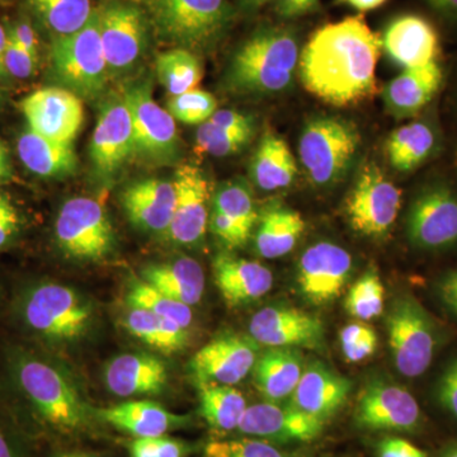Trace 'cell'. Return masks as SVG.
I'll list each match as a JSON object with an SVG mask.
<instances>
[{"label": "cell", "instance_id": "1", "mask_svg": "<svg viewBox=\"0 0 457 457\" xmlns=\"http://www.w3.org/2000/svg\"><path fill=\"white\" fill-rule=\"evenodd\" d=\"M381 40L361 17L320 27L299 59L303 86L332 106H352L376 90Z\"/></svg>", "mask_w": 457, "mask_h": 457}, {"label": "cell", "instance_id": "2", "mask_svg": "<svg viewBox=\"0 0 457 457\" xmlns=\"http://www.w3.org/2000/svg\"><path fill=\"white\" fill-rule=\"evenodd\" d=\"M9 374L33 414L50 428L71 435L92 427L96 420L93 408L55 363L17 348L9 357Z\"/></svg>", "mask_w": 457, "mask_h": 457}, {"label": "cell", "instance_id": "3", "mask_svg": "<svg viewBox=\"0 0 457 457\" xmlns=\"http://www.w3.org/2000/svg\"><path fill=\"white\" fill-rule=\"evenodd\" d=\"M299 59L293 32L278 27L258 29L231 57L225 80L231 92L240 95H275L293 83Z\"/></svg>", "mask_w": 457, "mask_h": 457}, {"label": "cell", "instance_id": "4", "mask_svg": "<svg viewBox=\"0 0 457 457\" xmlns=\"http://www.w3.org/2000/svg\"><path fill=\"white\" fill-rule=\"evenodd\" d=\"M23 327L50 345H71L88 335L95 306L71 286L40 282L26 288L17 303Z\"/></svg>", "mask_w": 457, "mask_h": 457}, {"label": "cell", "instance_id": "5", "mask_svg": "<svg viewBox=\"0 0 457 457\" xmlns=\"http://www.w3.org/2000/svg\"><path fill=\"white\" fill-rule=\"evenodd\" d=\"M149 12L162 41L189 51L212 47L233 21L227 0H149Z\"/></svg>", "mask_w": 457, "mask_h": 457}, {"label": "cell", "instance_id": "6", "mask_svg": "<svg viewBox=\"0 0 457 457\" xmlns=\"http://www.w3.org/2000/svg\"><path fill=\"white\" fill-rule=\"evenodd\" d=\"M50 62L62 88L86 99L104 95L111 77L99 36L98 11L79 31L54 37Z\"/></svg>", "mask_w": 457, "mask_h": 457}, {"label": "cell", "instance_id": "7", "mask_svg": "<svg viewBox=\"0 0 457 457\" xmlns=\"http://www.w3.org/2000/svg\"><path fill=\"white\" fill-rule=\"evenodd\" d=\"M360 144L359 131L352 123L318 117L306 123L300 137V163L312 185H336L350 170Z\"/></svg>", "mask_w": 457, "mask_h": 457}, {"label": "cell", "instance_id": "8", "mask_svg": "<svg viewBox=\"0 0 457 457\" xmlns=\"http://www.w3.org/2000/svg\"><path fill=\"white\" fill-rule=\"evenodd\" d=\"M387 333L394 365L405 378H420L431 366L440 343L437 324L411 295L393 303Z\"/></svg>", "mask_w": 457, "mask_h": 457}, {"label": "cell", "instance_id": "9", "mask_svg": "<svg viewBox=\"0 0 457 457\" xmlns=\"http://www.w3.org/2000/svg\"><path fill=\"white\" fill-rule=\"evenodd\" d=\"M55 240L66 257L78 261L104 260L116 245L106 209L89 197L71 198L62 204L55 221Z\"/></svg>", "mask_w": 457, "mask_h": 457}, {"label": "cell", "instance_id": "10", "mask_svg": "<svg viewBox=\"0 0 457 457\" xmlns=\"http://www.w3.org/2000/svg\"><path fill=\"white\" fill-rule=\"evenodd\" d=\"M402 207V192L375 164L360 170L345 201V215L361 236L383 237L392 230Z\"/></svg>", "mask_w": 457, "mask_h": 457}, {"label": "cell", "instance_id": "11", "mask_svg": "<svg viewBox=\"0 0 457 457\" xmlns=\"http://www.w3.org/2000/svg\"><path fill=\"white\" fill-rule=\"evenodd\" d=\"M134 128V155L150 164H170L179 156L176 120L153 98L149 83H137L122 92Z\"/></svg>", "mask_w": 457, "mask_h": 457}, {"label": "cell", "instance_id": "12", "mask_svg": "<svg viewBox=\"0 0 457 457\" xmlns=\"http://www.w3.org/2000/svg\"><path fill=\"white\" fill-rule=\"evenodd\" d=\"M353 418L360 428L375 432L413 433L420 431L423 423L422 409L413 394L380 378L362 387Z\"/></svg>", "mask_w": 457, "mask_h": 457}, {"label": "cell", "instance_id": "13", "mask_svg": "<svg viewBox=\"0 0 457 457\" xmlns=\"http://www.w3.org/2000/svg\"><path fill=\"white\" fill-rule=\"evenodd\" d=\"M98 25L110 77L130 73L146 50L145 14L130 3H110L99 9Z\"/></svg>", "mask_w": 457, "mask_h": 457}, {"label": "cell", "instance_id": "14", "mask_svg": "<svg viewBox=\"0 0 457 457\" xmlns=\"http://www.w3.org/2000/svg\"><path fill=\"white\" fill-rule=\"evenodd\" d=\"M407 236L411 245L425 251L456 246V192L442 183L423 188L409 209Z\"/></svg>", "mask_w": 457, "mask_h": 457}, {"label": "cell", "instance_id": "15", "mask_svg": "<svg viewBox=\"0 0 457 457\" xmlns=\"http://www.w3.org/2000/svg\"><path fill=\"white\" fill-rule=\"evenodd\" d=\"M134 155V128L123 95L104 99L90 143V161L101 179H112Z\"/></svg>", "mask_w": 457, "mask_h": 457}, {"label": "cell", "instance_id": "16", "mask_svg": "<svg viewBox=\"0 0 457 457\" xmlns=\"http://www.w3.org/2000/svg\"><path fill=\"white\" fill-rule=\"evenodd\" d=\"M173 185L176 204L167 236L176 245L188 248L200 245L209 228L212 200L209 179L196 165L183 164L177 168Z\"/></svg>", "mask_w": 457, "mask_h": 457}, {"label": "cell", "instance_id": "17", "mask_svg": "<svg viewBox=\"0 0 457 457\" xmlns=\"http://www.w3.org/2000/svg\"><path fill=\"white\" fill-rule=\"evenodd\" d=\"M353 262L341 245L320 242L309 246L297 264L300 294L314 306H327L341 296L351 278Z\"/></svg>", "mask_w": 457, "mask_h": 457}, {"label": "cell", "instance_id": "18", "mask_svg": "<svg viewBox=\"0 0 457 457\" xmlns=\"http://www.w3.org/2000/svg\"><path fill=\"white\" fill-rule=\"evenodd\" d=\"M249 336L264 347L321 351L326 328L315 315L293 306H267L249 321Z\"/></svg>", "mask_w": 457, "mask_h": 457}, {"label": "cell", "instance_id": "19", "mask_svg": "<svg viewBox=\"0 0 457 457\" xmlns=\"http://www.w3.org/2000/svg\"><path fill=\"white\" fill-rule=\"evenodd\" d=\"M260 353V345L251 336L222 335L195 354L189 369L198 386H233L253 371Z\"/></svg>", "mask_w": 457, "mask_h": 457}, {"label": "cell", "instance_id": "20", "mask_svg": "<svg viewBox=\"0 0 457 457\" xmlns=\"http://www.w3.org/2000/svg\"><path fill=\"white\" fill-rule=\"evenodd\" d=\"M20 107L29 130L46 139L73 143L82 129V98L62 87L36 90L22 99Z\"/></svg>", "mask_w": 457, "mask_h": 457}, {"label": "cell", "instance_id": "21", "mask_svg": "<svg viewBox=\"0 0 457 457\" xmlns=\"http://www.w3.org/2000/svg\"><path fill=\"white\" fill-rule=\"evenodd\" d=\"M326 422L293 405L263 402L248 405L237 431L273 445L306 444L317 440Z\"/></svg>", "mask_w": 457, "mask_h": 457}, {"label": "cell", "instance_id": "22", "mask_svg": "<svg viewBox=\"0 0 457 457\" xmlns=\"http://www.w3.org/2000/svg\"><path fill=\"white\" fill-rule=\"evenodd\" d=\"M351 390V380L323 362L315 361L305 366L302 378L291 395L290 404L326 422L341 411Z\"/></svg>", "mask_w": 457, "mask_h": 457}, {"label": "cell", "instance_id": "23", "mask_svg": "<svg viewBox=\"0 0 457 457\" xmlns=\"http://www.w3.org/2000/svg\"><path fill=\"white\" fill-rule=\"evenodd\" d=\"M381 47L387 56L403 68H416L437 62L440 38L435 27L420 16L405 14L386 27Z\"/></svg>", "mask_w": 457, "mask_h": 457}, {"label": "cell", "instance_id": "24", "mask_svg": "<svg viewBox=\"0 0 457 457\" xmlns=\"http://www.w3.org/2000/svg\"><path fill=\"white\" fill-rule=\"evenodd\" d=\"M176 189L173 180L146 179L126 187L122 207L134 227L146 233L167 234L173 218Z\"/></svg>", "mask_w": 457, "mask_h": 457}, {"label": "cell", "instance_id": "25", "mask_svg": "<svg viewBox=\"0 0 457 457\" xmlns=\"http://www.w3.org/2000/svg\"><path fill=\"white\" fill-rule=\"evenodd\" d=\"M96 420L129 433L135 438L156 437L183 428L189 416L171 413L163 405L150 400H131L113 407L93 409Z\"/></svg>", "mask_w": 457, "mask_h": 457}, {"label": "cell", "instance_id": "26", "mask_svg": "<svg viewBox=\"0 0 457 457\" xmlns=\"http://www.w3.org/2000/svg\"><path fill=\"white\" fill-rule=\"evenodd\" d=\"M212 270L222 299L231 308L261 299L273 286L272 272L260 262L221 253L213 260Z\"/></svg>", "mask_w": 457, "mask_h": 457}, {"label": "cell", "instance_id": "27", "mask_svg": "<svg viewBox=\"0 0 457 457\" xmlns=\"http://www.w3.org/2000/svg\"><path fill=\"white\" fill-rule=\"evenodd\" d=\"M104 376L107 389L120 398L156 395L167 386L168 370L152 354L125 353L108 362Z\"/></svg>", "mask_w": 457, "mask_h": 457}, {"label": "cell", "instance_id": "28", "mask_svg": "<svg viewBox=\"0 0 457 457\" xmlns=\"http://www.w3.org/2000/svg\"><path fill=\"white\" fill-rule=\"evenodd\" d=\"M444 82L440 62L407 68L385 87L383 97L387 112L405 119L422 111L437 95Z\"/></svg>", "mask_w": 457, "mask_h": 457}, {"label": "cell", "instance_id": "29", "mask_svg": "<svg viewBox=\"0 0 457 457\" xmlns=\"http://www.w3.org/2000/svg\"><path fill=\"white\" fill-rule=\"evenodd\" d=\"M305 370L302 351L269 347L261 352L253 368V381L267 402L291 398Z\"/></svg>", "mask_w": 457, "mask_h": 457}, {"label": "cell", "instance_id": "30", "mask_svg": "<svg viewBox=\"0 0 457 457\" xmlns=\"http://www.w3.org/2000/svg\"><path fill=\"white\" fill-rule=\"evenodd\" d=\"M141 279L170 299L188 306L197 305L204 293V272L196 260L179 257L167 263L150 264L141 272Z\"/></svg>", "mask_w": 457, "mask_h": 457}, {"label": "cell", "instance_id": "31", "mask_svg": "<svg viewBox=\"0 0 457 457\" xmlns=\"http://www.w3.org/2000/svg\"><path fill=\"white\" fill-rule=\"evenodd\" d=\"M17 147L27 170L44 179H62L77 170L73 143L46 139L29 130L20 137Z\"/></svg>", "mask_w": 457, "mask_h": 457}, {"label": "cell", "instance_id": "32", "mask_svg": "<svg viewBox=\"0 0 457 457\" xmlns=\"http://www.w3.org/2000/svg\"><path fill=\"white\" fill-rule=\"evenodd\" d=\"M297 167L287 143L272 132H267L255 150L251 176L263 191H278L293 185Z\"/></svg>", "mask_w": 457, "mask_h": 457}, {"label": "cell", "instance_id": "33", "mask_svg": "<svg viewBox=\"0 0 457 457\" xmlns=\"http://www.w3.org/2000/svg\"><path fill=\"white\" fill-rule=\"evenodd\" d=\"M305 221L288 207H272L263 213L255 233V251L262 258L276 260L287 255L302 237Z\"/></svg>", "mask_w": 457, "mask_h": 457}, {"label": "cell", "instance_id": "34", "mask_svg": "<svg viewBox=\"0 0 457 457\" xmlns=\"http://www.w3.org/2000/svg\"><path fill=\"white\" fill-rule=\"evenodd\" d=\"M437 141V134L428 122L408 123L396 129L387 139V158L394 170L408 173L431 158Z\"/></svg>", "mask_w": 457, "mask_h": 457}, {"label": "cell", "instance_id": "35", "mask_svg": "<svg viewBox=\"0 0 457 457\" xmlns=\"http://www.w3.org/2000/svg\"><path fill=\"white\" fill-rule=\"evenodd\" d=\"M123 327L134 338L162 353L183 351L189 341L187 328L143 309L129 308L123 319Z\"/></svg>", "mask_w": 457, "mask_h": 457}, {"label": "cell", "instance_id": "36", "mask_svg": "<svg viewBox=\"0 0 457 457\" xmlns=\"http://www.w3.org/2000/svg\"><path fill=\"white\" fill-rule=\"evenodd\" d=\"M213 216L227 224L236 234L240 246L245 245L258 220L253 195L243 182H228L213 197Z\"/></svg>", "mask_w": 457, "mask_h": 457}, {"label": "cell", "instance_id": "37", "mask_svg": "<svg viewBox=\"0 0 457 457\" xmlns=\"http://www.w3.org/2000/svg\"><path fill=\"white\" fill-rule=\"evenodd\" d=\"M248 408L245 395L228 385L200 386V411L207 425L218 432L236 431Z\"/></svg>", "mask_w": 457, "mask_h": 457}, {"label": "cell", "instance_id": "38", "mask_svg": "<svg viewBox=\"0 0 457 457\" xmlns=\"http://www.w3.org/2000/svg\"><path fill=\"white\" fill-rule=\"evenodd\" d=\"M156 77L170 97L196 89L203 79V66L194 51H165L156 57Z\"/></svg>", "mask_w": 457, "mask_h": 457}, {"label": "cell", "instance_id": "39", "mask_svg": "<svg viewBox=\"0 0 457 457\" xmlns=\"http://www.w3.org/2000/svg\"><path fill=\"white\" fill-rule=\"evenodd\" d=\"M29 3L44 25L55 36L79 31L95 12L90 0H29Z\"/></svg>", "mask_w": 457, "mask_h": 457}, {"label": "cell", "instance_id": "40", "mask_svg": "<svg viewBox=\"0 0 457 457\" xmlns=\"http://www.w3.org/2000/svg\"><path fill=\"white\" fill-rule=\"evenodd\" d=\"M126 305L129 308L143 309V311L170 319L187 329L194 321L191 306L170 299L144 279H134L129 286L126 293Z\"/></svg>", "mask_w": 457, "mask_h": 457}, {"label": "cell", "instance_id": "41", "mask_svg": "<svg viewBox=\"0 0 457 457\" xmlns=\"http://www.w3.org/2000/svg\"><path fill=\"white\" fill-rule=\"evenodd\" d=\"M384 285L376 270H368L348 290L345 308L361 321L380 317L384 312Z\"/></svg>", "mask_w": 457, "mask_h": 457}, {"label": "cell", "instance_id": "42", "mask_svg": "<svg viewBox=\"0 0 457 457\" xmlns=\"http://www.w3.org/2000/svg\"><path fill=\"white\" fill-rule=\"evenodd\" d=\"M167 111L174 120L187 125H201L209 121L218 111V101L206 90L192 89L170 97Z\"/></svg>", "mask_w": 457, "mask_h": 457}, {"label": "cell", "instance_id": "43", "mask_svg": "<svg viewBox=\"0 0 457 457\" xmlns=\"http://www.w3.org/2000/svg\"><path fill=\"white\" fill-rule=\"evenodd\" d=\"M204 457H296L260 438L212 441L204 447Z\"/></svg>", "mask_w": 457, "mask_h": 457}, {"label": "cell", "instance_id": "44", "mask_svg": "<svg viewBox=\"0 0 457 457\" xmlns=\"http://www.w3.org/2000/svg\"><path fill=\"white\" fill-rule=\"evenodd\" d=\"M252 137L224 130L212 121L201 123L196 132V144L201 153L213 156L236 154Z\"/></svg>", "mask_w": 457, "mask_h": 457}, {"label": "cell", "instance_id": "45", "mask_svg": "<svg viewBox=\"0 0 457 457\" xmlns=\"http://www.w3.org/2000/svg\"><path fill=\"white\" fill-rule=\"evenodd\" d=\"M191 451L192 445L167 435L135 438L129 445L130 457H187Z\"/></svg>", "mask_w": 457, "mask_h": 457}, {"label": "cell", "instance_id": "46", "mask_svg": "<svg viewBox=\"0 0 457 457\" xmlns=\"http://www.w3.org/2000/svg\"><path fill=\"white\" fill-rule=\"evenodd\" d=\"M22 228V215L8 195L0 192V249L16 239Z\"/></svg>", "mask_w": 457, "mask_h": 457}, {"label": "cell", "instance_id": "47", "mask_svg": "<svg viewBox=\"0 0 457 457\" xmlns=\"http://www.w3.org/2000/svg\"><path fill=\"white\" fill-rule=\"evenodd\" d=\"M436 399L447 413L457 420V359L451 361L436 384Z\"/></svg>", "mask_w": 457, "mask_h": 457}, {"label": "cell", "instance_id": "48", "mask_svg": "<svg viewBox=\"0 0 457 457\" xmlns=\"http://www.w3.org/2000/svg\"><path fill=\"white\" fill-rule=\"evenodd\" d=\"M36 64H37V59L33 57L31 54L27 53L8 35L7 49H5L4 56V66L7 73L21 78V79H25V78L31 77L35 73Z\"/></svg>", "mask_w": 457, "mask_h": 457}, {"label": "cell", "instance_id": "49", "mask_svg": "<svg viewBox=\"0 0 457 457\" xmlns=\"http://www.w3.org/2000/svg\"><path fill=\"white\" fill-rule=\"evenodd\" d=\"M213 125L224 129V130L236 132V134L248 135L253 134V123L245 114L237 112L233 110H218L209 120Z\"/></svg>", "mask_w": 457, "mask_h": 457}, {"label": "cell", "instance_id": "50", "mask_svg": "<svg viewBox=\"0 0 457 457\" xmlns=\"http://www.w3.org/2000/svg\"><path fill=\"white\" fill-rule=\"evenodd\" d=\"M378 337L374 329L370 330L368 335L357 341L341 345L343 356L351 363L361 362V361L369 359L378 350Z\"/></svg>", "mask_w": 457, "mask_h": 457}, {"label": "cell", "instance_id": "51", "mask_svg": "<svg viewBox=\"0 0 457 457\" xmlns=\"http://www.w3.org/2000/svg\"><path fill=\"white\" fill-rule=\"evenodd\" d=\"M378 457H428L416 445L398 437L385 438L378 445Z\"/></svg>", "mask_w": 457, "mask_h": 457}, {"label": "cell", "instance_id": "52", "mask_svg": "<svg viewBox=\"0 0 457 457\" xmlns=\"http://www.w3.org/2000/svg\"><path fill=\"white\" fill-rule=\"evenodd\" d=\"M436 290H437L438 299L441 300L442 305L450 314L457 318V270L445 273L438 279Z\"/></svg>", "mask_w": 457, "mask_h": 457}, {"label": "cell", "instance_id": "53", "mask_svg": "<svg viewBox=\"0 0 457 457\" xmlns=\"http://www.w3.org/2000/svg\"><path fill=\"white\" fill-rule=\"evenodd\" d=\"M8 35L27 53L38 59L37 38H36L35 31L29 23H17L16 26L9 29Z\"/></svg>", "mask_w": 457, "mask_h": 457}, {"label": "cell", "instance_id": "54", "mask_svg": "<svg viewBox=\"0 0 457 457\" xmlns=\"http://www.w3.org/2000/svg\"><path fill=\"white\" fill-rule=\"evenodd\" d=\"M319 0H278V12L284 18H296L314 11Z\"/></svg>", "mask_w": 457, "mask_h": 457}, {"label": "cell", "instance_id": "55", "mask_svg": "<svg viewBox=\"0 0 457 457\" xmlns=\"http://www.w3.org/2000/svg\"><path fill=\"white\" fill-rule=\"evenodd\" d=\"M0 457H26L11 432L0 425Z\"/></svg>", "mask_w": 457, "mask_h": 457}, {"label": "cell", "instance_id": "56", "mask_svg": "<svg viewBox=\"0 0 457 457\" xmlns=\"http://www.w3.org/2000/svg\"><path fill=\"white\" fill-rule=\"evenodd\" d=\"M426 2L442 16L457 20V0H426Z\"/></svg>", "mask_w": 457, "mask_h": 457}, {"label": "cell", "instance_id": "57", "mask_svg": "<svg viewBox=\"0 0 457 457\" xmlns=\"http://www.w3.org/2000/svg\"><path fill=\"white\" fill-rule=\"evenodd\" d=\"M13 177V168H12L11 158L5 146L0 141V185L7 183Z\"/></svg>", "mask_w": 457, "mask_h": 457}, {"label": "cell", "instance_id": "58", "mask_svg": "<svg viewBox=\"0 0 457 457\" xmlns=\"http://www.w3.org/2000/svg\"><path fill=\"white\" fill-rule=\"evenodd\" d=\"M345 4L360 12H370L380 8L387 0H342Z\"/></svg>", "mask_w": 457, "mask_h": 457}, {"label": "cell", "instance_id": "59", "mask_svg": "<svg viewBox=\"0 0 457 457\" xmlns=\"http://www.w3.org/2000/svg\"><path fill=\"white\" fill-rule=\"evenodd\" d=\"M8 33L0 26V77L7 74L4 66L5 49H7Z\"/></svg>", "mask_w": 457, "mask_h": 457}, {"label": "cell", "instance_id": "60", "mask_svg": "<svg viewBox=\"0 0 457 457\" xmlns=\"http://www.w3.org/2000/svg\"><path fill=\"white\" fill-rule=\"evenodd\" d=\"M239 2V7L245 12H254L264 4L270 3V0H237Z\"/></svg>", "mask_w": 457, "mask_h": 457}, {"label": "cell", "instance_id": "61", "mask_svg": "<svg viewBox=\"0 0 457 457\" xmlns=\"http://www.w3.org/2000/svg\"><path fill=\"white\" fill-rule=\"evenodd\" d=\"M54 457H101L97 453H86V451H65L56 453Z\"/></svg>", "mask_w": 457, "mask_h": 457}, {"label": "cell", "instance_id": "62", "mask_svg": "<svg viewBox=\"0 0 457 457\" xmlns=\"http://www.w3.org/2000/svg\"><path fill=\"white\" fill-rule=\"evenodd\" d=\"M441 457H457V441L449 445V446L445 449Z\"/></svg>", "mask_w": 457, "mask_h": 457}, {"label": "cell", "instance_id": "63", "mask_svg": "<svg viewBox=\"0 0 457 457\" xmlns=\"http://www.w3.org/2000/svg\"><path fill=\"white\" fill-rule=\"evenodd\" d=\"M455 162H456V165H457V147H456V153H455Z\"/></svg>", "mask_w": 457, "mask_h": 457}, {"label": "cell", "instance_id": "64", "mask_svg": "<svg viewBox=\"0 0 457 457\" xmlns=\"http://www.w3.org/2000/svg\"><path fill=\"white\" fill-rule=\"evenodd\" d=\"M2 93H0V104H2Z\"/></svg>", "mask_w": 457, "mask_h": 457}]
</instances>
